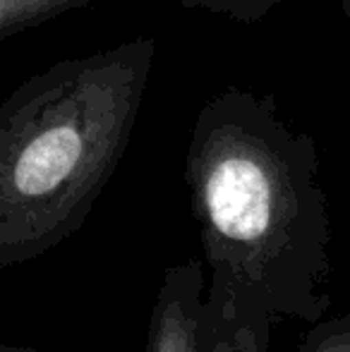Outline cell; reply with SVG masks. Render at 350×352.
Instances as JSON below:
<instances>
[{"instance_id": "6da1fadb", "label": "cell", "mask_w": 350, "mask_h": 352, "mask_svg": "<svg viewBox=\"0 0 350 352\" xmlns=\"http://www.w3.org/2000/svg\"><path fill=\"white\" fill-rule=\"evenodd\" d=\"M204 250L201 333L269 352L283 321L317 324L331 307V218L309 135L274 96L228 87L206 98L185 156Z\"/></svg>"}, {"instance_id": "8992f818", "label": "cell", "mask_w": 350, "mask_h": 352, "mask_svg": "<svg viewBox=\"0 0 350 352\" xmlns=\"http://www.w3.org/2000/svg\"><path fill=\"white\" fill-rule=\"evenodd\" d=\"M298 352H350V314L319 319L305 333Z\"/></svg>"}, {"instance_id": "9c48e42d", "label": "cell", "mask_w": 350, "mask_h": 352, "mask_svg": "<svg viewBox=\"0 0 350 352\" xmlns=\"http://www.w3.org/2000/svg\"><path fill=\"white\" fill-rule=\"evenodd\" d=\"M341 5H343V12H346L348 22H350V0H341Z\"/></svg>"}, {"instance_id": "7a4b0ae2", "label": "cell", "mask_w": 350, "mask_h": 352, "mask_svg": "<svg viewBox=\"0 0 350 352\" xmlns=\"http://www.w3.org/2000/svg\"><path fill=\"white\" fill-rule=\"evenodd\" d=\"M156 38L65 58L0 101V266L75 235L132 140Z\"/></svg>"}, {"instance_id": "52a82bcc", "label": "cell", "mask_w": 350, "mask_h": 352, "mask_svg": "<svg viewBox=\"0 0 350 352\" xmlns=\"http://www.w3.org/2000/svg\"><path fill=\"white\" fill-rule=\"evenodd\" d=\"M199 352H248L233 333H201L199 326Z\"/></svg>"}, {"instance_id": "5b68a950", "label": "cell", "mask_w": 350, "mask_h": 352, "mask_svg": "<svg viewBox=\"0 0 350 352\" xmlns=\"http://www.w3.org/2000/svg\"><path fill=\"white\" fill-rule=\"evenodd\" d=\"M281 3H288V0H180V5L185 10L228 17L235 19V22L248 24L262 19L264 14H269Z\"/></svg>"}, {"instance_id": "277c9868", "label": "cell", "mask_w": 350, "mask_h": 352, "mask_svg": "<svg viewBox=\"0 0 350 352\" xmlns=\"http://www.w3.org/2000/svg\"><path fill=\"white\" fill-rule=\"evenodd\" d=\"M91 3L96 0H0V38Z\"/></svg>"}, {"instance_id": "ba28073f", "label": "cell", "mask_w": 350, "mask_h": 352, "mask_svg": "<svg viewBox=\"0 0 350 352\" xmlns=\"http://www.w3.org/2000/svg\"><path fill=\"white\" fill-rule=\"evenodd\" d=\"M0 352H41V350L27 348V345H8V343H0Z\"/></svg>"}, {"instance_id": "3957f363", "label": "cell", "mask_w": 350, "mask_h": 352, "mask_svg": "<svg viewBox=\"0 0 350 352\" xmlns=\"http://www.w3.org/2000/svg\"><path fill=\"white\" fill-rule=\"evenodd\" d=\"M204 261L166 266L151 309L146 352H199Z\"/></svg>"}]
</instances>
